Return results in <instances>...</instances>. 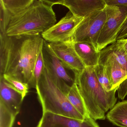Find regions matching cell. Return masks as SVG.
Wrapping results in <instances>:
<instances>
[{"label": "cell", "instance_id": "15", "mask_svg": "<svg viewBox=\"0 0 127 127\" xmlns=\"http://www.w3.org/2000/svg\"><path fill=\"white\" fill-rule=\"evenodd\" d=\"M34 0H0V10L8 23L9 18L26 9Z\"/></svg>", "mask_w": 127, "mask_h": 127}, {"label": "cell", "instance_id": "23", "mask_svg": "<svg viewBox=\"0 0 127 127\" xmlns=\"http://www.w3.org/2000/svg\"><path fill=\"white\" fill-rule=\"evenodd\" d=\"M117 91L118 93V98L123 101L127 96V79L120 85Z\"/></svg>", "mask_w": 127, "mask_h": 127}, {"label": "cell", "instance_id": "10", "mask_svg": "<svg viewBox=\"0 0 127 127\" xmlns=\"http://www.w3.org/2000/svg\"><path fill=\"white\" fill-rule=\"evenodd\" d=\"M48 44L52 51L67 69L74 73L80 72L85 68V66L75 50L73 41L48 43Z\"/></svg>", "mask_w": 127, "mask_h": 127}, {"label": "cell", "instance_id": "21", "mask_svg": "<svg viewBox=\"0 0 127 127\" xmlns=\"http://www.w3.org/2000/svg\"><path fill=\"white\" fill-rule=\"evenodd\" d=\"M16 117L0 102V127H13Z\"/></svg>", "mask_w": 127, "mask_h": 127}, {"label": "cell", "instance_id": "24", "mask_svg": "<svg viewBox=\"0 0 127 127\" xmlns=\"http://www.w3.org/2000/svg\"><path fill=\"white\" fill-rule=\"evenodd\" d=\"M107 5L127 7V0H105Z\"/></svg>", "mask_w": 127, "mask_h": 127}, {"label": "cell", "instance_id": "12", "mask_svg": "<svg viewBox=\"0 0 127 127\" xmlns=\"http://www.w3.org/2000/svg\"><path fill=\"white\" fill-rule=\"evenodd\" d=\"M24 99L22 96L8 87L2 76H0V102L17 116L20 111Z\"/></svg>", "mask_w": 127, "mask_h": 127}, {"label": "cell", "instance_id": "1", "mask_svg": "<svg viewBox=\"0 0 127 127\" xmlns=\"http://www.w3.org/2000/svg\"><path fill=\"white\" fill-rule=\"evenodd\" d=\"M44 40L41 35H0V76L7 75L30 85Z\"/></svg>", "mask_w": 127, "mask_h": 127}, {"label": "cell", "instance_id": "11", "mask_svg": "<svg viewBox=\"0 0 127 127\" xmlns=\"http://www.w3.org/2000/svg\"><path fill=\"white\" fill-rule=\"evenodd\" d=\"M55 3L67 7L73 15L83 18L103 10L106 6L105 0H55Z\"/></svg>", "mask_w": 127, "mask_h": 127}, {"label": "cell", "instance_id": "20", "mask_svg": "<svg viewBox=\"0 0 127 127\" xmlns=\"http://www.w3.org/2000/svg\"><path fill=\"white\" fill-rule=\"evenodd\" d=\"M94 69L97 79L104 90L107 93L113 91L105 67L99 64L94 67Z\"/></svg>", "mask_w": 127, "mask_h": 127}, {"label": "cell", "instance_id": "8", "mask_svg": "<svg viewBox=\"0 0 127 127\" xmlns=\"http://www.w3.org/2000/svg\"><path fill=\"white\" fill-rule=\"evenodd\" d=\"M84 18L73 15L69 11L58 23L44 32L41 36L49 43L73 41L76 30Z\"/></svg>", "mask_w": 127, "mask_h": 127}, {"label": "cell", "instance_id": "9", "mask_svg": "<svg viewBox=\"0 0 127 127\" xmlns=\"http://www.w3.org/2000/svg\"><path fill=\"white\" fill-rule=\"evenodd\" d=\"M36 127H99L90 116L80 120L49 112L43 113Z\"/></svg>", "mask_w": 127, "mask_h": 127}, {"label": "cell", "instance_id": "6", "mask_svg": "<svg viewBox=\"0 0 127 127\" xmlns=\"http://www.w3.org/2000/svg\"><path fill=\"white\" fill-rule=\"evenodd\" d=\"M44 68L53 82L66 94L75 83L67 68L52 51L48 43L44 40L42 49Z\"/></svg>", "mask_w": 127, "mask_h": 127}, {"label": "cell", "instance_id": "17", "mask_svg": "<svg viewBox=\"0 0 127 127\" xmlns=\"http://www.w3.org/2000/svg\"><path fill=\"white\" fill-rule=\"evenodd\" d=\"M99 52L100 57H112L123 69L127 71V52L123 49L118 40L106 47Z\"/></svg>", "mask_w": 127, "mask_h": 127}, {"label": "cell", "instance_id": "5", "mask_svg": "<svg viewBox=\"0 0 127 127\" xmlns=\"http://www.w3.org/2000/svg\"><path fill=\"white\" fill-rule=\"evenodd\" d=\"M105 10L107 18L97 42L99 52L116 41L118 32L127 17V7L106 5Z\"/></svg>", "mask_w": 127, "mask_h": 127}, {"label": "cell", "instance_id": "26", "mask_svg": "<svg viewBox=\"0 0 127 127\" xmlns=\"http://www.w3.org/2000/svg\"><path fill=\"white\" fill-rule=\"evenodd\" d=\"M117 40H118L123 49L127 52V38Z\"/></svg>", "mask_w": 127, "mask_h": 127}, {"label": "cell", "instance_id": "3", "mask_svg": "<svg viewBox=\"0 0 127 127\" xmlns=\"http://www.w3.org/2000/svg\"><path fill=\"white\" fill-rule=\"evenodd\" d=\"M77 85L88 114L95 121L104 120L105 113L116 104L117 91L107 93L99 82L94 67H87L73 73Z\"/></svg>", "mask_w": 127, "mask_h": 127}, {"label": "cell", "instance_id": "4", "mask_svg": "<svg viewBox=\"0 0 127 127\" xmlns=\"http://www.w3.org/2000/svg\"><path fill=\"white\" fill-rule=\"evenodd\" d=\"M35 89L43 113L51 112L84 120V117L73 107L65 94L53 82L44 67Z\"/></svg>", "mask_w": 127, "mask_h": 127}, {"label": "cell", "instance_id": "19", "mask_svg": "<svg viewBox=\"0 0 127 127\" xmlns=\"http://www.w3.org/2000/svg\"><path fill=\"white\" fill-rule=\"evenodd\" d=\"M2 76L6 85L14 90L21 94L24 99L29 92V85L21 80L7 75H4Z\"/></svg>", "mask_w": 127, "mask_h": 127}, {"label": "cell", "instance_id": "18", "mask_svg": "<svg viewBox=\"0 0 127 127\" xmlns=\"http://www.w3.org/2000/svg\"><path fill=\"white\" fill-rule=\"evenodd\" d=\"M67 99L73 107L84 117L90 116L75 83L65 94Z\"/></svg>", "mask_w": 127, "mask_h": 127}, {"label": "cell", "instance_id": "22", "mask_svg": "<svg viewBox=\"0 0 127 127\" xmlns=\"http://www.w3.org/2000/svg\"><path fill=\"white\" fill-rule=\"evenodd\" d=\"M44 67L42 50L39 54L34 68L32 81L30 88H35L37 86Z\"/></svg>", "mask_w": 127, "mask_h": 127}, {"label": "cell", "instance_id": "7", "mask_svg": "<svg viewBox=\"0 0 127 127\" xmlns=\"http://www.w3.org/2000/svg\"><path fill=\"white\" fill-rule=\"evenodd\" d=\"M106 18L105 8L94 12L84 18L76 30L73 42L90 43L96 50L97 41Z\"/></svg>", "mask_w": 127, "mask_h": 127}, {"label": "cell", "instance_id": "25", "mask_svg": "<svg viewBox=\"0 0 127 127\" xmlns=\"http://www.w3.org/2000/svg\"><path fill=\"white\" fill-rule=\"evenodd\" d=\"M126 38H127V17L118 32L117 40Z\"/></svg>", "mask_w": 127, "mask_h": 127}, {"label": "cell", "instance_id": "2", "mask_svg": "<svg viewBox=\"0 0 127 127\" xmlns=\"http://www.w3.org/2000/svg\"><path fill=\"white\" fill-rule=\"evenodd\" d=\"M52 0H34L27 8L9 18L5 34L9 37L39 36L56 24Z\"/></svg>", "mask_w": 127, "mask_h": 127}, {"label": "cell", "instance_id": "16", "mask_svg": "<svg viewBox=\"0 0 127 127\" xmlns=\"http://www.w3.org/2000/svg\"><path fill=\"white\" fill-rule=\"evenodd\" d=\"M106 118L119 127H127V100L119 102L108 112Z\"/></svg>", "mask_w": 127, "mask_h": 127}, {"label": "cell", "instance_id": "14", "mask_svg": "<svg viewBox=\"0 0 127 127\" xmlns=\"http://www.w3.org/2000/svg\"><path fill=\"white\" fill-rule=\"evenodd\" d=\"M73 46L85 67H94L99 64L100 52L93 44L86 42H73Z\"/></svg>", "mask_w": 127, "mask_h": 127}, {"label": "cell", "instance_id": "13", "mask_svg": "<svg viewBox=\"0 0 127 127\" xmlns=\"http://www.w3.org/2000/svg\"><path fill=\"white\" fill-rule=\"evenodd\" d=\"M99 64L105 67L112 90H117L120 85L127 79V71L112 57H100Z\"/></svg>", "mask_w": 127, "mask_h": 127}]
</instances>
